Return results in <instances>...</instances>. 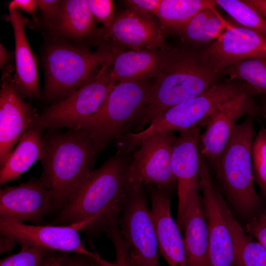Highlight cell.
<instances>
[{"instance_id": "cell-1", "label": "cell", "mask_w": 266, "mask_h": 266, "mask_svg": "<svg viewBox=\"0 0 266 266\" xmlns=\"http://www.w3.org/2000/svg\"><path fill=\"white\" fill-rule=\"evenodd\" d=\"M129 155L117 152L92 170L61 209L55 224L76 225L80 231L95 234L105 233L118 225L132 184Z\"/></svg>"}, {"instance_id": "cell-2", "label": "cell", "mask_w": 266, "mask_h": 266, "mask_svg": "<svg viewBox=\"0 0 266 266\" xmlns=\"http://www.w3.org/2000/svg\"><path fill=\"white\" fill-rule=\"evenodd\" d=\"M217 74L200 53L169 48L148 102L133 125L134 130L139 131L164 111L208 90L215 84Z\"/></svg>"}, {"instance_id": "cell-3", "label": "cell", "mask_w": 266, "mask_h": 266, "mask_svg": "<svg viewBox=\"0 0 266 266\" xmlns=\"http://www.w3.org/2000/svg\"><path fill=\"white\" fill-rule=\"evenodd\" d=\"M43 142L39 178L51 195L53 208L62 209L92 171L98 153L91 138L83 130L50 134Z\"/></svg>"}, {"instance_id": "cell-4", "label": "cell", "mask_w": 266, "mask_h": 266, "mask_svg": "<svg viewBox=\"0 0 266 266\" xmlns=\"http://www.w3.org/2000/svg\"><path fill=\"white\" fill-rule=\"evenodd\" d=\"M120 50L103 45L95 51L77 45L56 43L46 50L44 96L48 100L68 97L83 85L99 67L112 63Z\"/></svg>"}, {"instance_id": "cell-5", "label": "cell", "mask_w": 266, "mask_h": 266, "mask_svg": "<svg viewBox=\"0 0 266 266\" xmlns=\"http://www.w3.org/2000/svg\"><path fill=\"white\" fill-rule=\"evenodd\" d=\"M256 114H249L235 126L214 169L230 202L240 213L254 212L261 203L254 185L251 149L256 134Z\"/></svg>"}, {"instance_id": "cell-6", "label": "cell", "mask_w": 266, "mask_h": 266, "mask_svg": "<svg viewBox=\"0 0 266 266\" xmlns=\"http://www.w3.org/2000/svg\"><path fill=\"white\" fill-rule=\"evenodd\" d=\"M152 85L144 81L119 82L81 130L91 138L98 153L129 132L149 100Z\"/></svg>"}, {"instance_id": "cell-7", "label": "cell", "mask_w": 266, "mask_h": 266, "mask_svg": "<svg viewBox=\"0 0 266 266\" xmlns=\"http://www.w3.org/2000/svg\"><path fill=\"white\" fill-rule=\"evenodd\" d=\"M248 91H250L248 88L233 83L215 84L201 94L164 111L145 130L129 133L127 142L135 148L144 139L154 135L173 131L183 132L200 126L219 106Z\"/></svg>"}, {"instance_id": "cell-8", "label": "cell", "mask_w": 266, "mask_h": 266, "mask_svg": "<svg viewBox=\"0 0 266 266\" xmlns=\"http://www.w3.org/2000/svg\"><path fill=\"white\" fill-rule=\"evenodd\" d=\"M112 63L101 67L70 96L39 114L33 125L42 129L66 127L80 131L103 103L116 83L110 76Z\"/></svg>"}, {"instance_id": "cell-9", "label": "cell", "mask_w": 266, "mask_h": 266, "mask_svg": "<svg viewBox=\"0 0 266 266\" xmlns=\"http://www.w3.org/2000/svg\"><path fill=\"white\" fill-rule=\"evenodd\" d=\"M118 225L133 266H160L157 234L143 184L132 183Z\"/></svg>"}, {"instance_id": "cell-10", "label": "cell", "mask_w": 266, "mask_h": 266, "mask_svg": "<svg viewBox=\"0 0 266 266\" xmlns=\"http://www.w3.org/2000/svg\"><path fill=\"white\" fill-rule=\"evenodd\" d=\"M176 137L172 131L144 139L131 157L129 168L130 183L152 184L171 192L177 189L172 169V154Z\"/></svg>"}, {"instance_id": "cell-11", "label": "cell", "mask_w": 266, "mask_h": 266, "mask_svg": "<svg viewBox=\"0 0 266 266\" xmlns=\"http://www.w3.org/2000/svg\"><path fill=\"white\" fill-rule=\"evenodd\" d=\"M79 231L75 225H28L0 219V234L12 237L20 246H34L52 251L74 252L102 261L104 259L100 255L85 247Z\"/></svg>"}, {"instance_id": "cell-12", "label": "cell", "mask_w": 266, "mask_h": 266, "mask_svg": "<svg viewBox=\"0 0 266 266\" xmlns=\"http://www.w3.org/2000/svg\"><path fill=\"white\" fill-rule=\"evenodd\" d=\"M250 91L244 92L215 109L204 123L199 138V153L213 169L227 146L236 122L245 115L257 113Z\"/></svg>"}, {"instance_id": "cell-13", "label": "cell", "mask_w": 266, "mask_h": 266, "mask_svg": "<svg viewBox=\"0 0 266 266\" xmlns=\"http://www.w3.org/2000/svg\"><path fill=\"white\" fill-rule=\"evenodd\" d=\"M200 126L181 132L175 140L172 154V169L177 182L178 205L176 222L183 231V218L186 207L199 195Z\"/></svg>"}, {"instance_id": "cell-14", "label": "cell", "mask_w": 266, "mask_h": 266, "mask_svg": "<svg viewBox=\"0 0 266 266\" xmlns=\"http://www.w3.org/2000/svg\"><path fill=\"white\" fill-rule=\"evenodd\" d=\"M200 54L218 73L238 61L266 56V35L229 22L221 35Z\"/></svg>"}, {"instance_id": "cell-15", "label": "cell", "mask_w": 266, "mask_h": 266, "mask_svg": "<svg viewBox=\"0 0 266 266\" xmlns=\"http://www.w3.org/2000/svg\"><path fill=\"white\" fill-rule=\"evenodd\" d=\"M200 189L209 236L208 266H235L233 241L220 207L219 193L212 184L208 166L200 155Z\"/></svg>"}, {"instance_id": "cell-16", "label": "cell", "mask_w": 266, "mask_h": 266, "mask_svg": "<svg viewBox=\"0 0 266 266\" xmlns=\"http://www.w3.org/2000/svg\"><path fill=\"white\" fill-rule=\"evenodd\" d=\"M53 208L51 195L40 178L0 190V219L40 225Z\"/></svg>"}, {"instance_id": "cell-17", "label": "cell", "mask_w": 266, "mask_h": 266, "mask_svg": "<svg viewBox=\"0 0 266 266\" xmlns=\"http://www.w3.org/2000/svg\"><path fill=\"white\" fill-rule=\"evenodd\" d=\"M3 77L0 92V167L38 115L24 101L9 75Z\"/></svg>"}, {"instance_id": "cell-18", "label": "cell", "mask_w": 266, "mask_h": 266, "mask_svg": "<svg viewBox=\"0 0 266 266\" xmlns=\"http://www.w3.org/2000/svg\"><path fill=\"white\" fill-rule=\"evenodd\" d=\"M97 36L111 39L116 44L133 50L160 49L169 47L160 27L151 16L140 15L128 9L115 16L111 25L98 29Z\"/></svg>"}, {"instance_id": "cell-19", "label": "cell", "mask_w": 266, "mask_h": 266, "mask_svg": "<svg viewBox=\"0 0 266 266\" xmlns=\"http://www.w3.org/2000/svg\"><path fill=\"white\" fill-rule=\"evenodd\" d=\"M144 187L151 202L160 253L168 266H187L184 238L171 215V192L152 184Z\"/></svg>"}, {"instance_id": "cell-20", "label": "cell", "mask_w": 266, "mask_h": 266, "mask_svg": "<svg viewBox=\"0 0 266 266\" xmlns=\"http://www.w3.org/2000/svg\"><path fill=\"white\" fill-rule=\"evenodd\" d=\"M8 9L15 38V73L12 81L23 98L33 99L40 94L39 77L36 58L25 33L28 20L16 7Z\"/></svg>"}, {"instance_id": "cell-21", "label": "cell", "mask_w": 266, "mask_h": 266, "mask_svg": "<svg viewBox=\"0 0 266 266\" xmlns=\"http://www.w3.org/2000/svg\"><path fill=\"white\" fill-rule=\"evenodd\" d=\"M166 51L160 49L120 51L111 64L110 76L116 83L158 78L164 66Z\"/></svg>"}, {"instance_id": "cell-22", "label": "cell", "mask_w": 266, "mask_h": 266, "mask_svg": "<svg viewBox=\"0 0 266 266\" xmlns=\"http://www.w3.org/2000/svg\"><path fill=\"white\" fill-rule=\"evenodd\" d=\"M45 19L53 31L69 39L81 40L97 36L98 29L87 0H61Z\"/></svg>"}, {"instance_id": "cell-23", "label": "cell", "mask_w": 266, "mask_h": 266, "mask_svg": "<svg viewBox=\"0 0 266 266\" xmlns=\"http://www.w3.org/2000/svg\"><path fill=\"white\" fill-rule=\"evenodd\" d=\"M202 200L200 195L188 204L183 218L187 266H208L209 236Z\"/></svg>"}, {"instance_id": "cell-24", "label": "cell", "mask_w": 266, "mask_h": 266, "mask_svg": "<svg viewBox=\"0 0 266 266\" xmlns=\"http://www.w3.org/2000/svg\"><path fill=\"white\" fill-rule=\"evenodd\" d=\"M42 130L33 125L20 137L16 147L0 167V185L18 179L35 162L43 159L44 148L41 139Z\"/></svg>"}, {"instance_id": "cell-25", "label": "cell", "mask_w": 266, "mask_h": 266, "mask_svg": "<svg viewBox=\"0 0 266 266\" xmlns=\"http://www.w3.org/2000/svg\"><path fill=\"white\" fill-rule=\"evenodd\" d=\"M218 198L232 237L235 266H266V252L263 247L247 234L220 194Z\"/></svg>"}, {"instance_id": "cell-26", "label": "cell", "mask_w": 266, "mask_h": 266, "mask_svg": "<svg viewBox=\"0 0 266 266\" xmlns=\"http://www.w3.org/2000/svg\"><path fill=\"white\" fill-rule=\"evenodd\" d=\"M229 23L215 7H206L199 11L178 31L191 42L203 43L217 39Z\"/></svg>"}, {"instance_id": "cell-27", "label": "cell", "mask_w": 266, "mask_h": 266, "mask_svg": "<svg viewBox=\"0 0 266 266\" xmlns=\"http://www.w3.org/2000/svg\"><path fill=\"white\" fill-rule=\"evenodd\" d=\"M216 5L212 0H162L156 16L164 28L178 31L202 9Z\"/></svg>"}, {"instance_id": "cell-28", "label": "cell", "mask_w": 266, "mask_h": 266, "mask_svg": "<svg viewBox=\"0 0 266 266\" xmlns=\"http://www.w3.org/2000/svg\"><path fill=\"white\" fill-rule=\"evenodd\" d=\"M228 73L231 80H243L253 93L266 97V56L234 63L229 66Z\"/></svg>"}, {"instance_id": "cell-29", "label": "cell", "mask_w": 266, "mask_h": 266, "mask_svg": "<svg viewBox=\"0 0 266 266\" xmlns=\"http://www.w3.org/2000/svg\"><path fill=\"white\" fill-rule=\"evenodd\" d=\"M239 25L266 35V19L243 0H216Z\"/></svg>"}, {"instance_id": "cell-30", "label": "cell", "mask_w": 266, "mask_h": 266, "mask_svg": "<svg viewBox=\"0 0 266 266\" xmlns=\"http://www.w3.org/2000/svg\"><path fill=\"white\" fill-rule=\"evenodd\" d=\"M251 155L255 181L266 196V128H262L256 134Z\"/></svg>"}, {"instance_id": "cell-31", "label": "cell", "mask_w": 266, "mask_h": 266, "mask_svg": "<svg viewBox=\"0 0 266 266\" xmlns=\"http://www.w3.org/2000/svg\"><path fill=\"white\" fill-rule=\"evenodd\" d=\"M20 251L1 259L0 266H39L43 258L52 251L34 246L22 245Z\"/></svg>"}, {"instance_id": "cell-32", "label": "cell", "mask_w": 266, "mask_h": 266, "mask_svg": "<svg viewBox=\"0 0 266 266\" xmlns=\"http://www.w3.org/2000/svg\"><path fill=\"white\" fill-rule=\"evenodd\" d=\"M94 19L107 28L112 24L114 17L113 1L111 0H87Z\"/></svg>"}, {"instance_id": "cell-33", "label": "cell", "mask_w": 266, "mask_h": 266, "mask_svg": "<svg viewBox=\"0 0 266 266\" xmlns=\"http://www.w3.org/2000/svg\"><path fill=\"white\" fill-rule=\"evenodd\" d=\"M114 247L116 256L115 263L118 266H133L126 248L121 235L118 227H115L106 233Z\"/></svg>"}, {"instance_id": "cell-34", "label": "cell", "mask_w": 266, "mask_h": 266, "mask_svg": "<svg viewBox=\"0 0 266 266\" xmlns=\"http://www.w3.org/2000/svg\"><path fill=\"white\" fill-rule=\"evenodd\" d=\"M245 231L257 239L266 252V212L250 221L246 225Z\"/></svg>"}, {"instance_id": "cell-35", "label": "cell", "mask_w": 266, "mask_h": 266, "mask_svg": "<svg viewBox=\"0 0 266 266\" xmlns=\"http://www.w3.org/2000/svg\"><path fill=\"white\" fill-rule=\"evenodd\" d=\"M162 0H126L123 2L133 10L140 15L152 17L156 15Z\"/></svg>"}, {"instance_id": "cell-36", "label": "cell", "mask_w": 266, "mask_h": 266, "mask_svg": "<svg viewBox=\"0 0 266 266\" xmlns=\"http://www.w3.org/2000/svg\"><path fill=\"white\" fill-rule=\"evenodd\" d=\"M8 6L16 7L18 9L29 13L37 23L36 11L38 8L37 0H13Z\"/></svg>"}, {"instance_id": "cell-37", "label": "cell", "mask_w": 266, "mask_h": 266, "mask_svg": "<svg viewBox=\"0 0 266 266\" xmlns=\"http://www.w3.org/2000/svg\"><path fill=\"white\" fill-rule=\"evenodd\" d=\"M62 266H92L91 258L76 254L74 256L64 255Z\"/></svg>"}, {"instance_id": "cell-38", "label": "cell", "mask_w": 266, "mask_h": 266, "mask_svg": "<svg viewBox=\"0 0 266 266\" xmlns=\"http://www.w3.org/2000/svg\"><path fill=\"white\" fill-rule=\"evenodd\" d=\"M64 255L51 251L43 258L39 266H62Z\"/></svg>"}, {"instance_id": "cell-39", "label": "cell", "mask_w": 266, "mask_h": 266, "mask_svg": "<svg viewBox=\"0 0 266 266\" xmlns=\"http://www.w3.org/2000/svg\"><path fill=\"white\" fill-rule=\"evenodd\" d=\"M38 8L46 17L54 12L61 0H37Z\"/></svg>"}, {"instance_id": "cell-40", "label": "cell", "mask_w": 266, "mask_h": 266, "mask_svg": "<svg viewBox=\"0 0 266 266\" xmlns=\"http://www.w3.org/2000/svg\"><path fill=\"white\" fill-rule=\"evenodd\" d=\"M0 254L10 252L14 247L17 242L12 237L0 234Z\"/></svg>"}, {"instance_id": "cell-41", "label": "cell", "mask_w": 266, "mask_h": 266, "mask_svg": "<svg viewBox=\"0 0 266 266\" xmlns=\"http://www.w3.org/2000/svg\"><path fill=\"white\" fill-rule=\"evenodd\" d=\"M266 19V0H243Z\"/></svg>"}, {"instance_id": "cell-42", "label": "cell", "mask_w": 266, "mask_h": 266, "mask_svg": "<svg viewBox=\"0 0 266 266\" xmlns=\"http://www.w3.org/2000/svg\"><path fill=\"white\" fill-rule=\"evenodd\" d=\"M9 60V54L5 48L0 44V66L1 70L7 69Z\"/></svg>"}, {"instance_id": "cell-43", "label": "cell", "mask_w": 266, "mask_h": 266, "mask_svg": "<svg viewBox=\"0 0 266 266\" xmlns=\"http://www.w3.org/2000/svg\"><path fill=\"white\" fill-rule=\"evenodd\" d=\"M92 266H118L116 263H111L106 260L103 262L91 259Z\"/></svg>"}, {"instance_id": "cell-44", "label": "cell", "mask_w": 266, "mask_h": 266, "mask_svg": "<svg viewBox=\"0 0 266 266\" xmlns=\"http://www.w3.org/2000/svg\"><path fill=\"white\" fill-rule=\"evenodd\" d=\"M257 113H259L265 119H266V97L263 100L261 105L257 108Z\"/></svg>"}]
</instances>
